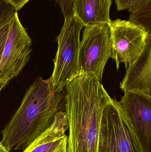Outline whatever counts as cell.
I'll return each mask as SVG.
<instances>
[{"label":"cell","mask_w":151,"mask_h":152,"mask_svg":"<svg viewBox=\"0 0 151 152\" xmlns=\"http://www.w3.org/2000/svg\"><path fill=\"white\" fill-rule=\"evenodd\" d=\"M61 93H53L49 79H35L1 131V142L9 151H24L51 126L56 113L63 111L66 105V97Z\"/></svg>","instance_id":"cell-2"},{"label":"cell","mask_w":151,"mask_h":152,"mask_svg":"<svg viewBox=\"0 0 151 152\" xmlns=\"http://www.w3.org/2000/svg\"><path fill=\"white\" fill-rule=\"evenodd\" d=\"M129 20L151 35V2L138 11L130 13Z\"/></svg>","instance_id":"cell-12"},{"label":"cell","mask_w":151,"mask_h":152,"mask_svg":"<svg viewBox=\"0 0 151 152\" xmlns=\"http://www.w3.org/2000/svg\"><path fill=\"white\" fill-rule=\"evenodd\" d=\"M17 12L11 5L0 0V29L10 21Z\"/></svg>","instance_id":"cell-14"},{"label":"cell","mask_w":151,"mask_h":152,"mask_svg":"<svg viewBox=\"0 0 151 152\" xmlns=\"http://www.w3.org/2000/svg\"><path fill=\"white\" fill-rule=\"evenodd\" d=\"M112 0H73L72 14L85 27L110 25Z\"/></svg>","instance_id":"cell-11"},{"label":"cell","mask_w":151,"mask_h":152,"mask_svg":"<svg viewBox=\"0 0 151 152\" xmlns=\"http://www.w3.org/2000/svg\"><path fill=\"white\" fill-rule=\"evenodd\" d=\"M66 89L67 152H98L102 115L111 97L93 75L78 76Z\"/></svg>","instance_id":"cell-1"},{"label":"cell","mask_w":151,"mask_h":152,"mask_svg":"<svg viewBox=\"0 0 151 152\" xmlns=\"http://www.w3.org/2000/svg\"><path fill=\"white\" fill-rule=\"evenodd\" d=\"M4 1L6 2L7 3L11 5L17 12L30 0H4Z\"/></svg>","instance_id":"cell-17"},{"label":"cell","mask_w":151,"mask_h":152,"mask_svg":"<svg viewBox=\"0 0 151 152\" xmlns=\"http://www.w3.org/2000/svg\"><path fill=\"white\" fill-rule=\"evenodd\" d=\"M118 103L135 131L142 152H151V96L125 91Z\"/></svg>","instance_id":"cell-8"},{"label":"cell","mask_w":151,"mask_h":152,"mask_svg":"<svg viewBox=\"0 0 151 152\" xmlns=\"http://www.w3.org/2000/svg\"><path fill=\"white\" fill-rule=\"evenodd\" d=\"M0 152H9L1 142H0Z\"/></svg>","instance_id":"cell-18"},{"label":"cell","mask_w":151,"mask_h":152,"mask_svg":"<svg viewBox=\"0 0 151 152\" xmlns=\"http://www.w3.org/2000/svg\"><path fill=\"white\" fill-rule=\"evenodd\" d=\"M109 26L113 43L111 58L117 70L122 63L127 69L140 57L151 35L129 20L117 19L111 20Z\"/></svg>","instance_id":"cell-6"},{"label":"cell","mask_w":151,"mask_h":152,"mask_svg":"<svg viewBox=\"0 0 151 152\" xmlns=\"http://www.w3.org/2000/svg\"><path fill=\"white\" fill-rule=\"evenodd\" d=\"M68 129L66 112L57 113L51 126L23 152H67Z\"/></svg>","instance_id":"cell-10"},{"label":"cell","mask_w":151,"mask_h":152,"mask_svg":"<svg viewBox=\"0 0 151 152\" xmlns=\"http://www.w3.org/2000/svg\"><path fill=\"white\" fill-rule=\"evenodd\" d=\"M8 82H6V81H1L0 80V93H1V91L2 89L5 87L8 84Z\"/></svg>","instance_id":"cell-19"},{"label":"cell","mask_w":151,"mask_h":152,"mask_svg":"<svg viewBox=\"0 0 151 152\" xmlns=\"http://www.w3.org/2000/svg\"><path fill=\"white\" fill-rule=\"evenodd\" d=\"M61 9L64 18L72 14V3L73 0H54Z\"/></svg>","instance_id":"cell-16"},{"label":"cell","mask_w":151,"mask_h":152,"mask_svg":"<svg viewBox=\"0 0 151 152\" xmlns=\"http://www.w3.org/2000/svg\"><path fill=\"white\" fill-rule=\"evenodd\" d=\"M112 46L109 25L85 27L79 50L80 75H93L102 82L105 65L112 57Z\"/></svg>","instance_id":"cell-5"},{"label":"cell","mask_w":151,"mask_h":152,"mask_svg":"<svg viewBox=\"0 0 151 152\" xmlns=\"http://www.w3.org/2000/svg\"><path fill=\"white\" fill-rule=\"evenodd\" d=\"M98 152H143L135 131L116 99L111 98L103 112Z\"/></svg>","instance_id":"cell-4"},{"label":"cell","mask_w":151,"mask_h":152,"mask_svg":"<svg viewBox=\"0 0 151 152\" xmlns=\"http://www.w3.org/2000/svg\"><path fill=\"white\" fill-rule=\"evenodd\" d=\"M11 20L0 29V62L1 59L6 41L9 33Z\"/></svg>","instance_id":"cell-15"},{"label":"cell","mask_w":151,"mask_h":152,"mask_svg":"<svg viewBox=\"0 0 151 152\" xmlns=\"http://www.w3.org/2000/svg\"><path fill=\"white\" fill-rule=\"evenodd\" d=\"M151 2V0H115L118 10H126L134 13Z\"/></svg>","instance_id":"cell-13"},{"label":"cell","mask_w":151,"mask_h":152,"mask_svg":"<svg viewBox=\"0 0 151 152\" xmlns=\"http://www.w3.org/2000/svg\"><path fill=\"white\" fill-rule=\"evenodd\" d=\"M64 19L57 37L58 50L53 73L49 78L52 91L56 94L62 92L71 81L80 75L78 66L80 35L84 26L73 14Z\"/></svg>","instance_id":"cell-3"},{"label":"cell","mask_w":151,"mask_h":152,"mask_svg":"<svg viewBox=\"0 0 151 152\" xmlns=\"http://www.w3.org/2000/svg\"><path fill=\"white\" fill-rule=\"evenodd\" d=\"M120 87L124 92H138L151 96V36L140 57L129 66Z\"/></svg>","instance_id":"cell-9"},{"label":"cell","mask_w":151,"mask_h":152,"mask_svg":"<svg viewBox=\"0 0 151 152\" xmlns=\"http://www.w3.org/2000/svg\"><path fill=\"white\" fill-rule=\"evenodd\" d=\"M32 44V40L17 12L12 20L0 62V80L9 82L21 73L30 59Z\"/></svg>","instance_id":"cell-7"}]
</instances>
